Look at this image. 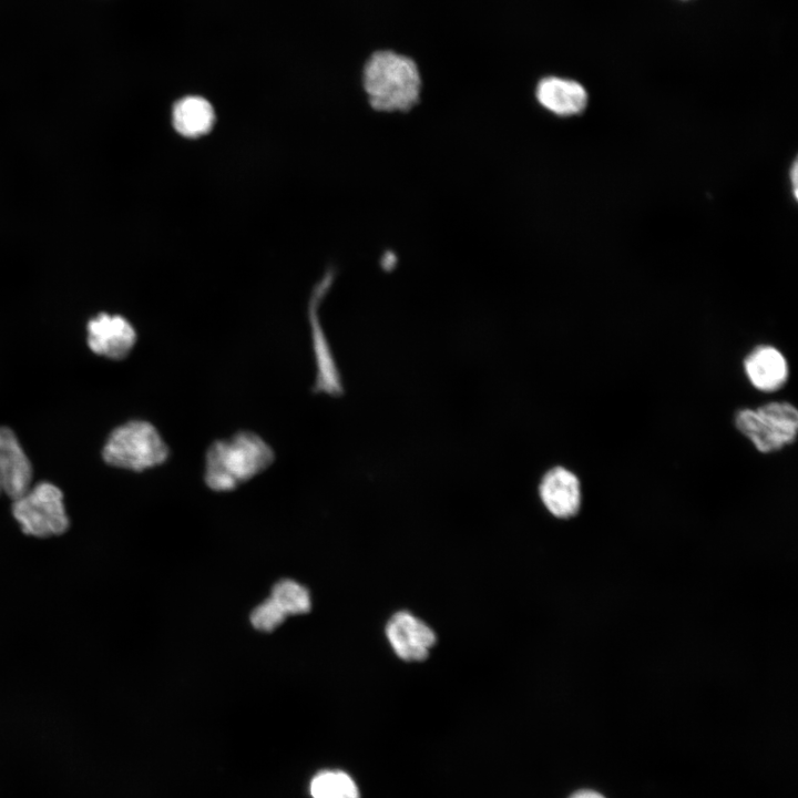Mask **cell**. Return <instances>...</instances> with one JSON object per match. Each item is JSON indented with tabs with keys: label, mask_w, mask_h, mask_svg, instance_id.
Wrapping results in <instances>:
<instances>
[{
	"label": "cell",
	"mask_w": 798,
	"mask_h": 798,
	"mask_svg": "<svg viewBox=\"0 0 798 798\" xmlns=\"http://www.w3.org/2000/svg\"><path fill=\"white\" fill-rule=\"evenodd\" d=\"M364 89L378 112H407L419 101L421 75L416 62L390 50L372 53L364 66Z\"/></svg>",
	"instance_id": "1"
},
{
	"label": "cell",
	"mask_w": 798,
	"mask_h": 798,
	"mask_svg": "<svg viewBox=\"0 0 798 798\" xmlns=\"http://www.w3.org/2000/svg\"><path fill=\"white\" fill-rule=\"evenodd\" d=\"M274 459V451L264 439L250 431H239L207 449L204 479L214 491H231L266 470Z\"/></svg>",
	"instance_id": "2"
},
{
	"label": "cell",
	"mask_w": 798,
	"mask_h": 798,
	"mask_svg": "<svg viewBox=\"0 0 798 798\" xmlns=\"http://www.w3.org/2000/svg\"><path fill=\"white\" fill-rule=\"evenodd\" d=\"M168 447L149 421L131 420L116 427L108 437L102 458L109 466L144 471L164 463Z\"/></svg>",
	"instance_id": "3"
},
{
	"label": "cell",
	"mask_w": 798,
	"mask_h": 798,
	"mask_svg": "<svg viewBox=\"0 0 798 798\" xmlns=\"http://www.w3.org/2000/svg\"><path fill=\"white\" fill-rule=\"evenodd\" d=\"M734 421L737 430L763 453L792 444L798 433V411L787 401L768 402L757 409H739Z\"/></svg>",
	"instance_id": "4"
},
{
	"label": "cell",
	"mask_w": 798,
	"mask_h": 798,
	"mask_svg": "<svg viewBox=\"0 0 798 798\" xmlns=\"http://www.w3.org/2000/svg\"><path fill=\"white\" fill-rule=\"evenodd\" d=\"M12 514L25 534L37 538L63 534L70 525L62 491L44 481L13 500Z\"/></svg>",
	"instance_id": "5"
},
{
	"label": "cell",
	"mask_w": 798,
	"mask_h": 798,
	"mask_svg": "<svg viewBox=\"0 0 798 798\" xmlns=\"http://www.w3.org/2000/svg\"><path fill=\"white\" fill-rule=\"evenodd\" d=\"M86 330L89 348L112 360L127 357L136 341L133 325L121 315L100 313L89 319Z\"/></svg>",
	"instance_id": "6"
},
{
	"label": "cell",
	"mask_w": 798,
	"mask_h": 798,
	"mask_svg": "<svg viewBox=\"0 0 798 798\" xmlns=\"http://www.w3.org/2000/svg\"><path fill=\"white\" fill-rule=\"evenodd\" d=\"M385 632L396 655L406 662L424 661L437 641L432 628L407 611L395 613Z\"/></svg>",
	"instance_id": "7"
},
{
	"label": "cell",
	"mask_w": 798,
	"mask_h": 798,
	"mask_svg": "<svg viewBox=\"0 0 798 798\" xmlns=\"http://www.w3.org/2000/svg\"><path fill=\"white\" fill-rule=\"evenodd\" d=\"M32 478V464L16 433L0 426V494L20 498L31 488Z\"/></svg>",
	"instance_id": "8"
},
{
	"label": "cell",
	"mask_w": 798,
	"mask_h": 798,
	"mask_svg": "<svg viewBox=\"0 0 798 798\" xmlns=\"http://www.w3.org/2000/svg\"><path fill=\"white\" fill-rule=\"evenodd\" d=\"M539 495L545 509L557 519H570L581 508V484L574 472L555 466L541 478Z\"/></svg>",
	"instance_id": "9"
},
{
	"label": "cell",
	"mask_w": 798,
	"mask_h": 798,
	"mask_svg": "<svg viewBox=\"0 0 798 798\" xmlns=\"http://www.w3.org/2000/svg\"><path fill=\"white\" fill-rule=\"evenodd\" d=\"M535 99L543 109L554 115L572 116L586 109L589 94L580 82L551 75L538 82Z\"/></svg>",
	"instance_id": "10"
},
{
	"label": "cell",
	"mask_w": 798,
	"mask_h": 798,
	"mask_svg": "<svg viewBox=\"0 0 798 798\" xmlns=\"http://www.w3.org/2000/svg\"><path fill=\"white\" fill-rule=\"evenodd\" d=\"M744 369L750 383L764 392L779 390L789 376L785 356L769 345L754 348L744 360Z\"/></svg>",
	"instance_id": "11"
},
{
	"label": "cell",
	"mask_w": 798,
	"mask_h": 798,
	"mask_svg": "<svg viewBox=\"0 0 798 798\" xmlns=\"http://www.w3.org/2000/svg\"><path fill=\"white\" fill-rule=\"evenodd\" d=\"M309 319L317 366L316 380L313 389L315 392H324L334 397L340 396L344 392L341 377L315 306L311 307Z\"/></svg>",
	"instance_id": "12"
},
{
	"label": "cell",
	"mask_w": 798,
	"mask_h": 798,
	"mask_svg": "<svg viewBox=\"0 0 798 798\" xmlns=\"http://www.w3.org/2000/svg\"><path fill=\"white\" fill-rule=\"evenodd\" d=\"M172 120L177 133L186 137H197L211 131L215 113L206 99L188 95L174 104Z\"/></svg>",
	"instance_id": "13"
},
{
	"label": "cell",
	"mask_w": 798,
	"mask_h": 798,
	"mask_svg": "<svg viewBox=\"0 0 798 798\" xmlns=\"http://www.w3.org/2000/svg\"><path fill=\"white\" fill-rule=\"evenodd\" d=\"M313 798H359L358 788L352 778L340 770H324L310 781Z\"/></svg>",
	"instance_id": "14"
},
{
	"label": "cell",
	"mask_w": 798,
	"mask_h": 798,
	"mask_svg": "<svg viewBox=\"0 0 798 798\" xmlns=\"http://www.w3.org/2000/svg\"><path fill=\"white\" fill-rule=\"evenodd\" d=\"M270 597L287 615L304 614L311 608L309 591L300 583L290 579H283L275 583Z\"/></svg>",
	"instance_id": "15"
},
{
	"label": "cell",
	"mask_w": 798,
	"mask_h": 798,
	"mask_svg": "<svg viewBox=\"0 0 798 798\" xmlns=\"http://www.w3.org/2000/svg\"><path fill=\"white\" fill-rule=\"evenodd\" d=\"M287 616L285 611L269 597L252 611L249 620L256 630L272 632L277 628Z\"/></svg>",
	"instance_id": "16"
},
{
	"label": "cell",
	"mask_w": 798,
	"mask_h": 798,
	"mask_svg": "<svg viewBox=\"0 0 798 798\" xmlns=\"http://www.w3.org/2000/svg\"><path fill=\"white\" fill-rule=\"evenodd\" d=\"M570 798H605L601 794L593 791V790H580L572 795Z\"/></svg>",
	"instance_id": "17"
},
{
	"label": "cell",
	"mask_w": 798,
	"mask_h": 798,
	"mask_svg": "<svg viewBox=\"0 0 798 798\" xmlns=\"http://www.w3.org/2000/svg\"><path fill=\"white\" fill-rule=\"evenodd\" d=\"M797 176H798V167H797V162L795 161L791 166V171H790V177L792 181V190H794L795 198H797Z\"/></svg>",
	"instance_id": "18"
}]
</instances>
